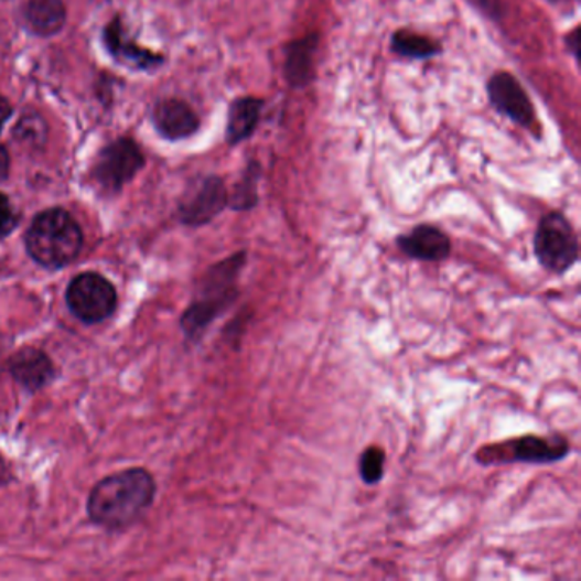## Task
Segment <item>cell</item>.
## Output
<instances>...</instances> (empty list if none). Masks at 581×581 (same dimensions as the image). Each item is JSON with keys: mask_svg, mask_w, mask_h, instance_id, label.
<instances>
[{"mask_svg": "<svg viewBox=\"0 0 581 581\" xmlns=\"http://www.w3.org/2000/svg\"><path fill=\"white\" fill-rule=\"evenodd\" d=\"M155 496L154 477L146 469H128L93 487L87 514L99 527L120 530L139 520Z\"/></svg>", "mask_w": 581, "mask_h": 581, "instance_id": "obj_1", "label": "cell"}, {"mask_svg": "<svg viewBox=\"0 0 581 581\" xmlns=\"http://www.w3.org/2000/svg\"><path fill=\"white\" fill-rule=\"evenodd\" d=\"M246 251L222 259L206 271L193 304L181 318V327L190 340H200L218 315L224 314L239 297L240 271L246 267Z\"/></svg>", "mask_w": 581, "mask_h": 581, "instance_id": "obj_2", "label": "cell"}, {"mask_svg": "<svg viewBox=\"0 0 581 581\" xmlns=\"http://www.w3.org/2000/svg\"><path fill=\"white\" fill-rule=\"evenodd\" d=\"M79 224L68 212L50 208L34 217L26 234L28 255L45 268H64L83 249Z\"/></svg>", "mask_w": 581, "mask_h": 581, "instance_id": "obj_3", "label": "cell"}, {"mask_svg": "<svg viewBox=\"0 0 581 581\" xmlns=\"http://www.w3.org/2000/svg\"><path fill=\"white\" fill-rule=\"evenodd\" d=\"M537 261L549 273L564 275L580 258V243L573 225L561 212H549L537 224L534 234Z\"/></svg>", "mask_w": 581, "mask_h": 581, "instance_id": "obj_4", "label": "cell"}, {"mask_svg": "<svg viewBox=\"0 0 581 581\" xmlns=\"http://www.w3.org/2000/svg\"><path fill=\"white\" fill-rule=\"evenodd\" d=\"M570 452L567 439L561 435L539 437L524 435L518 439L506 440L495 445L483 446L477 450L476 459L480 464H551L561 461Z\"/></svg>", "mask_w": 581, "mask_h": 581, "instance_id": "obj_5", "label": "cell"}, {"mask_svg": "<svg viewBox=\"0 0 581 581\" xmlns=\"http://www.w3.org/2000/svg\"><path fill=\"white\" fill-rule=\"evenodd\" d=\"M117 302L111 281L94 271L77 275L67 289L68 309L83 323H101L115 312Z\"/></svg>", "mask_w": 581, "mask_h": 581, "instance_id": "obj_6", "label": "cell"}, {"mask_svg": "<svg viewBox=\"0 0 581 581\" xmlns=\"http://www.w3.org/2000/svg\"><path fill=\"white\" fill-rule=\"evenodd\" d=\"M143 155L136 142L120 139L106 147L94 165V177L108 192H118L139 173Z\"/></svg>", "mask_w": 581, "mask_h": 581, "instance_id": "obj_7", "label": "cell"}, {"mask_svg": "<svg viewBox=\"0 0 581 581\" xmlns=\"http://www.w3.org/2000/svg\"><path fill=\"white\" fill-rule=\"evenodd\" d=\"M229 203V193L224 181L208 176L193 184L180 203V217L183 224L200 227L214 220Z\"/></svg>", "mask_w": 581, "mask_h": 581, "instance_id": "obj_8", "label": "cell"}, {"mask_svg": "<svg viewBox=\"0 0 581 581\" xmlns=\"http://www.w3.org/2000/svg\"><path fill=\"white\" fill-rule=\"evenodd\" d=\"M487 96H489L492 105L510 120L517 121L524 127L532 125L534 118H536L532 101L514 75L508 74V72H498V74L493 75L487 83Z\"/></svg>", "mask_w": 581, "mask_h": 581, "instance_id": "obj_9", "label": "cell"}, {"mask_svg": "<svg viewBox=\"0 0 581 581\" xmlns=\"http://www.w3.org/2000/svg\"><path fill=\"white\" fill-rule=\"evenodd\" d=\"M399 251L418 261L439 262L452 252V240L435 225H417L411 233L401 234L396 239Z\"/></svg>", "mask_w": 581, "mask_h": 581, "instance_id": "obj_10", "label": "cell"}, {"mask_svg": "<svg viewBox=\"0 0 581 581\" xmlns=\"http://www.w3.org/2000/svg\"><path fill=\"white\" fill-rule=\"evenodd\" d=\"M12 377L28 390H40L55 377V367L42 349L23 348L9 361Z\"/></svg>", "mask_w": 581, "mask_h": 581, "instance_id": "obj_11", "label": "cell"}, {"mask_svg": "<svg viewBox=\"0 0 581 581\" xmlns=\"http://www.w3.org/2000/svg\"><path fill=\"white\" fill-rule=\"evenodd\" d=\"M152 117L155 128L165 139H186L198 130L200 121L195 112L180 99H165L159 103Z\"/></svg>", "mask_w": 581, "mask_h": 581, "instance_id": "obj_12", "label": "cell"}, {"mask_svg": "<svg viewBox=\"0 0 581 581\" xmlns=\"http://www.w3.org/2000/svg\"><path fill=\"white\" fill-rule=\"evenodd\" d=\"M105 42L109 52L117 56L118 61L131 65V67L152 68L162 64L161 55L147 52V50L133 45V42L128 40L123 28H121L120 19H115L112 23L108 24L105 31Z\"/></svg>", "mask_w": 581, "mask_h": 581, "instance_id": "obj_13", "label": "cell"}, {"mask_svg": "<svg viewBox=\"0 0 581 581\" xmlns=\"http://www.w3.org/2000/svg\"><path fill=\"white\" fill-rule=\"evenodd\" d=\"M318 34H308L292 42L287 49L286 75L290 86L305 87L314 77V53L318 49Z\"/></svg>", "mask_w": 581, "mask_h": 581, "instance_id": "obj_14", "label": "cell"}, {"mask_svg": "<svg viewBox=\"0 0 581 581\" xmlns=\"http://www.w3.org/2000/svg\"><path fill=\"white\" fill-rule=\"evenodd\" d=\"M262 101L258 98H239L230 105L229 120H227V142L239 143L249 139L258 127L261 118Z\"/></svg>", "mask_w": 581, "mask_h": 581, "instance_id": "obj_15", "label": "cell"}, {"mask_svg": "<svg viewBox=\"0 0 581 581\" xmlns=\"http://www.w3.org/2000/svg\"><path fill=\"white\" fill-rule=\"evenodd\" d=\"M24 19L34 33L49 36L64 26L65 8L62 0H30L24 8Z\"/></svg>", "mask_w": 581, "mask_h": 581, "instance_id": "obj_16", "label": "cell"}, {"mask_svg": "<svg viewBox=\"0 0 581 581\" xmlns=\"http://www.w3.org/2000/svg\"><path fill=\"white\" fill-rule=\"evenodd\" d=\"M261 176V168L258 162L251 164L244 171L243 180L234 187L233 195L229 196L227 205L237 212L252 211L258 205V181Z\"/></svg>", "mask_w": 581, "mask_h": 581, "instance_id": "obj_17", "label": "cell"}, {"mask_svg": "<svg viewBox=\"0 0 581 581\" xmlns=\"http://www.w3.org/2000/svg\"><path fill=\"white\" fill-rule=\"evenodd\" d=\"M390 46L394 52L408 58H430L440 52V46L435 42L408 30L396 31L390 40Z\"/></svg>", "mask_w": 581, "mask_h": 581, "instance_id": "obj_18", "label": "cell"}, {"mask_svg": "<svg viewBox=\"0 0 581 581\" xmlns=\"http://www.w3.org/2000/svg\"><path fill=\"white\" fill-rule=\"evenodd\" d=\"M384 471H386V452L377 445L365 449L358 461V473H361L362 481L368 486L379 484L383 481Z\"/></svg>", "mask_w": 581, "mask_h": 581, "instance_id": "obj_19", "label": "cell"}, {"mask_svg": "<svg viewBox=\"0 0 581 581\" xmlns=\"http://www.w3.org/2000/svg\"><path fill=\"white\" fill-rule=\"evenodd\" d=\"M15 136L23 142L42 143L46 137L45 121L37 117H26L24 120L19 121Z\"/></svg>", "mask_w": 581, "mask_h": 581, "instance_id": "obj_20", "label": "cell"}, {"mask_svg": "<svg viewBox=\"0 0 581 581\" xmlns=\"http://www.w3.org/2000/svg\"><path fill=\"white\" fill-rule=\"evenodd\" d=\"M15 225H18V215L8 196L0 193V239L8 237L14 230Z\"/></svg>", "mask_w": 581, "mask_h": 581, "instance_id": "obj_21", "label": "cell"}, {"mask_svg": "<svg viewBox=\"0 0 581 581\" xmlns=\"http://www.w3.org/2000/svg\"><path fill=\"white\" fill-rule=\"evenodd\" d=\"M567 46L574 58H580V28H574L567 37Z\"/></svg>", "mask_w": 581, "mask_h": 581, "instance_id": "obj_22", "label": "cell"}, {"mask_svg": "<svg viewBox=\"0 0 581 581\" xmlns=\"http://www.w3.org/2000/svg\"><path fill=\"white\" fill-rule=\"evenodd\" d=\"M11 105H9L8 99L2 98L0 96V131H2V127H4L6 121L9 120V117H11Z\"/></svg>", "mask_w": 581, "mask_h": 581, "instance_id": "obj_23", "label": "cell"}, {"mask_svg": "<svg viewBox=\"0 0 581 581\" xmlns=\"http://www.w3.org/2000/svg\"><path fill=\"white\" fill-rule=\"evenodd\" d=\"M9 174V155L4 147H0V181H4Z\"/></svg>", "mask_w": 581, "mask_h": 581, "instance_id": "obj_24", "label": "cell"}]
</instances>
